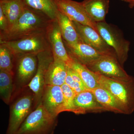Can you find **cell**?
Here are the masks:
<instances>
[{
  "instance_id": "obj_1",
  "label": "cell",
  "mask_w": 134,
  "mask_h": 134,
  "mask_svg": "<svg viewBox=\"0 0 134 134\" xmlns=\"http://www.w3.org/2000/svg\"><path fill=\"white\" fill-rule=\"evenodd\" d=\"M53 21L42 13L25 6L22 15L8 31L0 34V41L17 40L35 34L46 32Z\"/></svg>"
},
{
  "instance_id": "obj_2",
  "label": "cell",
  "mask_w": 134,
  "mask_h": 134,
  "mask_svg": "<svg viewBox=\"0 0 134 134\" xmlns=\"http://www.w3.org/2000/svg\"><path fill=\"white\" fill-rule=\"evenodd\" d=\"M9 105V119L5 134H16L26 117L36 108L35 96L26 87L15 94Z\"/></svg>"
},
{
  "instance_id": "obj_3",
  "label": "cell",
  "mask_w": 134,
  "mask_h": 134,
  "mask_svg": "<svg viewBox=\"0 0 134 134\" xmlns=\"http://www.w3.org/2000/svg\"><path fill=\"white\" fill-rule=\"evenodd\" d=\"M58 117L48 112L40 103L26 117L16 134H54Z\"/></svg>"
},
{
  "instance_id": "obj_4",
  "label": "cell",
  "mask_w": 134,
  "mask_h": 134,
  "mask_svg": "<svg viewBox=\"0 0 134 134\" xmlns=\"http://www.w3.org/2000/svg\"><path fill=\"white\" fill-rule=\"evenodd\" d=\"M100 86L107 90L122 106L126 114L134 111V80L124 81L108 78L96 73Z\"/></svg>"
},
{
  "instance_id": "obj_5",
  "label": "cell",
  "mask_w": 134,
  "mask_h": 134,
  "mask_svg": "<svg viewBox=\"0 0 134 134\" xmlns=\"http://www.w3.org/2000/svg\"><path fill=\"white\" fill-rule=\"evenodd\" d=\"M0 44L6 46L15 58L25 54L37 55L51 48L46 32L35 34L17 40L0 41Z\"/></svg>"
},
{
  "instance_id": "obj_6",
  "label": "cell",
  "mask_w": 134,
  "mask_h": 134,
  "mask_svg": "<svg viewBox=\"0 0 134 134\" xmlns=\"http://www.w3.org/2000/svg\"><path fill=\"white\" fill-rule=\"evenodd\" d=\"M86 66L94 73L111 79L124 81L134 80L123 69L115 53L105 54Z\"/></svg>"
},
{
  "instance_id": "obj_7",
  "label": "cell",
  "mask_w": 134,
  "mask_h": 134,
  "mask_svg": "<svg viewBox=\"0 0 134 134\" xmlns=\"http://www.w3.org/2000/svg\"><path fill=\"white\" fill-rule=\"evenodd\" d=\"M97 29L106 43L114 50L123 67L128 58L130 42L125 39L118 29L105 21L97 23Z\"/></svg>"
},
{
  "instance_id": "obj_8",
  "label": "cell",
  "mask_w": 134,
  "mask_h": 134,
  "mask_svg": "<svg viewBox=\"0 0 134 134\" xmlns=\"http://www.w3.org/2000/svg\"><path fill=\"white\" fill-rule=\"evenodd\" d=\"M16 58L17 61L14 77V95L28 86L36 74L38 65L37 57L35 54H25Z\"/></svg>"
},
{
  "instance_id": "obj_9",
  "label": "cell",
  "mask_w": 134,
  "mask_h": 134,
  "mask_svg": "<svg viewBox=\"0 0 134 134\" xmlns=\"http://www.w3.org/2000/svg\"><path fill=\"white\" fill-rule=\"evenodd\" d=\"M37 71L27 87L32 91L35 98L36 108L41 103L43 90L45 86V76L48 67L54 60L51 48L39 53Z\"/></svg>"
},
{
  "instance_id": "obj_10",
  "label": "cell",
  "mask_w": 134,
  "mask_h": 134,
  "mask_svg": "<svg viewBox=\"0 0 134 134\" xmlns=\"http://www.w3.org/2000/svg\"><path fill=\"white\" fill-rule=\"evenodd\" d=\"M53 1L58 11L65 15L72 21L88 25L97 31V23L93 22L90 19L82 2H77L73 0Z\"/></svg>"
},
{
  "instance_id": "obj_11",
  "label": "cell",
  "mask_w": 134,
  "mask_h": 134,
  "mask_svg": "<svg viewBox=\"0 0 134 134\" xmlns=\"http://www.w3.org/2000/svg\"><path fill=\"white\" fill-rule=\"evenodd\" d=\"M46 35L54 58L61 60L70 68L74 59L70 57L64 46L57 20L50 23L47 29Z\"/></svg>"
},
{
  "instance_id": "obj_12",
  "label": "cell",
  "mask_w": 134,
  "mask_h": 134,
  "mask_svg": "<svg viewBox=\"0 0 134 134\" xmlns=\"http://www.w3.org/2000/svg\"><path fill=\"white\" fill-rule=\"evenodd\" d=\"M81 41L100 52L115 53L111 47L106 43L98 32L92 27L73 21Z\"/></svg>"
},
{
  "instance_id": "obj_13",
  "label": "cell",
  "mask_w": 134,
  "mask_h": 134,
  "mask_svg": "<svg viewBox=\"0 0 134 134\" xmlns=\"http://www.w3.org/2000/svg\"><path fill=\"white\" fill-rule=\"evenodd\" d=\"M64 96L61 86L45 85L41 103L52 115L58 117L64 112Z\"/></svg>"
},
{
  "instance_id": "obj_14",
  "label": "cell",
  "mask_w": 134,
  "mask_h": 134,
  "mask_svg": "<svg viewBox=\"0 0 134 134\" xmlns=\"http://www.w3.org/2000/svg\"><path fill=\"white\" fill-rule=\"evenodd\" d=\"M106 110L97 100L92 92L86 90L78 93L75 97L72 113L76 114L87 113H98Z\"/></svg>"
},
{
  "instance_id": "obj_15",
  "label": "cell",
  "mask_w": 134,
  "mask_h": 134,
  "mask_svg": "<svg viewBox=\"0 0 134 134\" xmlns=\"http://www.w3.org/2000/svg\"><path fill=\"white\" fill-rule=\"evenodd\" d=\"M69 54L71 58L81 63L87 65L105 54L82 42L71 45H66Z\"/></svg>"
},
{
  "instance_id": "obj_16",
  "label": "cell",
  "mask_w": 134,
  "mask_h": 134,
  "mask_svg": "<svg viewBox=\"0 0 134 134\" xmlns=\"http://www.w3.org/2000/svg\"><path fill=\"white\" fill-rule=\"evenodd\" d=\"M82 3L88 16L96 23L105 21L110 0H84Z\"/></svg>"
},
{
  "instance_id": "obj_17",
  "label": "cell",
  "mask_w": 134,
  "mask_h": 134,
  "mask_svg": "<svg viewBox=\"0 0 134 134\" xmlns=\"http://www.w3.org/2000/svg\"><path fill=\"white\" fill-rule=\"evenodd\" d=\"M68 66L62 61L54 58L45 76V85L61 86L65 83Z\"/></svg>"
},
{
  "instance_id": "obj_18",
  "label": "cell",
  "mask_w": 134,
  "mask_h": 134,
  "mask_svg": "<svg viewBox=\"0 0 134 134\" xmlns=\"http://www.w3.org/2000/svg\"><path fill=\"white\" fill-rule=\"evenodd\" d=\"M91 91L106 111L126 114L122 106L112 94L103 86H100Z\"/></svg>"
},
{
  "instance_id": "obj_19",
  "label": "cell",
  "mask_w": 134,
  "mask_h": 134,
  "mask_svg": "<svg viewBox=\"0 0 134 134\" xmlns=\"http://www.w3.org/2000/svg\"><path fill=\"white\" fill-rule=\"evenodd\" d=\"M57 21L62 38L66 45H71L82 42L73 22L65 15L58 12Z\"/></svg>"
},
{
  "instance_id": "obj_20",
  "label": "cell",
  "mask_w": 134,
  "mask_h": 134,
  "mask_svg": "<svg viewBox=\"0 0 134 134\" xmlns=\"http://www.w3.org/2000/svg\"><path fill=\"white\" fill-rule=\"evenodd\" d=\"M25 7L23 0L0 1V8L7 19L8 31L19 19Z\"/></svg>"
},
{
  "instance_id": "obj_21",
  "label": "cell",
  "mask_w": 134,
  "mask_h": 134,
  "mask_svg": "<svg viewBox=\"0 0 134 134\" xmlns=\"http://www.w3.org/2000/svg\"><path fill=\"white\" fill-rule=\"evenodd\" d=\"M26 7L42 13L53 21L59 12L53 0H23Z\"/></svg>"
},
{
  "instance_id": "obj_22",
  "label": "cell",
  "mask_w": 134,
  "mask_h": 134,
  "mask_svg": "<svg viewBox=\"0 0 134 134\" xmlns=\"http://www.w3.org/2000/svg\"><path fill=\"white\" fill-rule=\"evenodd\" d=\"M15 91L14 75L0 70V96L6 104L9 105Z\"/></svg>"
},
{
  "instance_id": "obj_23",
  "label": "cell",
  "mask_w": 134,
  "mask_h": 134,
  "mask_svg": "<svg viewBox=\"0 0 134 134\" xmlns=\"http://www.w3.org/2000/svg\"><path fill=\"white\" fill-rule=\"evenodd\" d=\"M70 68L80 76L87 90H93L100 86L97 74L89 69L85 65L74 59Z\"/></svg>"
},
{
  "instance_id": "obj_24",
  "label": "cell",
  "mask_w": 134,
  "mask_h": 134,
  "mask_svg": "<svg viewBox=\"0 0 134 134\" xmlns=\"http://www.w3.org/2000/svg\"><path fill=\"white\" fill-rule=\"evenodd\" d=\"M14 55L9 49L4 44L0 45V70L14 75Z\"/></svg>"
},
{
  "instance_id": "obj_25",
  "label": "cell",
  "mask_w": 134,
  "mask_h": 134,
  "mask_svg": "<svg viewBox=\"0 0 134 134\" xmlns=\"http://www.w3.org/2000/svg\"><path fill=\"white\" fill-rule=\"evenodd\" d=\"M65 83L69 86L76 94L87 90L78 73L68 67Z\"/></svg>"
},
{
  "instance_id": "obj_26",
  "label": "cell",
  "mask_w": 134,
  "mask_h": 134,
  "mask_svg": "<svg viewBox=\"0 0 134 134\" xmlns=\"http://www.w3.org/2000/svg\"><path fill=\"white\" fill-rule=\"evenodd\" d=\"M64 96V112H72L74 102L76 93L66 83L61 86Z\"/></svg>"
},
{
  "instance_id": "obj_27",
  "label": "cell",
  "mask_w": 134,
  "mask_h": 134,
  "mask_svg": "<svg viewBox=\"0 0 134 134\" xmlns=\"http://www.w3.org/2000/svg\"><path fill=\"white\" fill-rule=\"evenodd\" d=\"M0 30L1 33H5L9 30V25L7 19L0 8Z\"/></svg>"
},
{
  "instance_id": "obj_28",
  "label": "cell",
  "mask_w": 134,
  "mask_h": 134,
  "mask_svg": "<svg viewBox=\"0 0 134 134\" xmlns=\"http://www.w3.org/2000/svg\"><path fill=\"white\" fill-rule=\"evenodd\" d=\"M125 2L129 3L130 8L134 7V0H125Z\"/></svg>"
},
{
  "instance_id": "obj_29",
  "label": "cell",
  "mask_w": 134,
  "mask_h": 134,
  "mask_svg": "<svg viewBox=\"0 0 134 134\" xmlns=\"http://www.w3.org/2000/svg\"><path fill=\"white\" fill-rule=\"evenodd\" d=\"M0 1H13V0H0Z\"/></svg>"
},
{
  "instance_id": "obj_30",
  "label": "cell",
  "mask_w": 134,
  "mask_h": 134,
  "mask_svg": "<svg viewBox=\"0 0 134 134\" xmlns=\"http://www.w3.org/2000/svg\"><path fill=\"white\" fill-rule=\"evenodd\" d=\"M120 1H125V0H120Z\"/></svg>"
}]
</instances>
